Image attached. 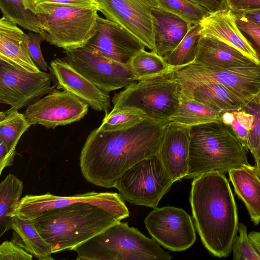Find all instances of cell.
Masks as SVG:
<instances>
[{
  "mask_svg": "<svg viewBox=\"0 0 260 260\" xmlns=\"http://www.w3.org/2000/svg\"><path fill=\"white\" fill-rule=\"evenodd\" d=\"M98 11L106 19L123 28L153 50L155 30L151 9L158 8L155 0H96Z\"/></svg>",
  "mask_w": 260,
  "mask_h": 260,
  "instance_id": "4fadbf2b",
  "label": "cell"
},
{
  "mask_svg": "<svg viewBox=\"0 0 260 260\" xmlns=\"http://www.w3.org/2000/svg\"><path fill=\"white\" fill-rule=\"evenodd\" d=\"M33 255L12 241L0 245V260H32Z\"/></svg>",
  "mask_w": 260,
  "mask_h": 260,
  "instance_id": "f35d334b",
  "label": "cell"
},
{
  "mask_svg": "<svg viewBox=\"0 0 260 260\" xmlns=\"http://www.w3.org/2000/svg\"><path fill=\"white\" fill-rule=\"evenodd\" d=\"M236 16L230 9L209 13L200 21V34L236 49L257 64V53L250 42L238 26Z\"/></svg>",
  "mask_w": 260,
  "mask_h": 260,
  "instance_id": "ac0fdd59",
  "label": "cell"
},
{
  "mask_svg": "<svg viewBox=\"0 0 260 260\" xmlns=\"http://www.w3.org/2000/svg\"><path fill=\"white\" fill-rule=\"evenodd\" d=\"M232 112L234 115V119L232 123L228 127L248 150L247 139L248 134L252 127L253 116L251 113L242 109L232 111Z\"/></svg>",
  "mask_w": 260,
  "mask_h": 260,
  "instance_id": "d590c367",
  "label": "cell"
},
{
  "mask_svg": "<svg viewBox=\"0 0 260 260\" xmlns=\"http://www.w3.org/2000/svg\"><path fill=\"white\" fill-rule=\"evenodd\" d=\"M80 202L88 203L100 207L120 221L129 216L128 210L119 193L94 191L71 196H59L50 192L43 194H26L20 199L13 215L33 220L44 211Z\"/></svg>",
  "mask_w": 260,
  "mask_h": 260,
  "instance_id": "8fae6325",
  "label": "cell"
},
{
  "mask_svg": "<svg viewBox=\"0 0 260 260\" xmlns=\"http://www.w3.org/2000/svg\"><path fill=\"white\" fill-rule=\"evenodd\" d=\"M30 56L35 64L44 71H47L49 67L45 61L41 50V43L44 39L40 33L30 31L26 34Z\"/></svg>",
  "mask_w": 260,
  "mask_h": 260,
  "instance_id": "8d00e7d4",
  "label": "cell"
},
{
  "mask_svg": "<svg viewBox=\"0 0 260 260\" xmlns=\"http://www.w3.org/2000/svg\"><path fill=\"white\" fill-rule=\"evenodd\" d=\"M174 181L156 155L145 158L126 170L116 181L123 200L155 208Z\"/></svg>",
  "mask_w": 260,
  "mask_h": 260,
  "instance_id": "ba28073f",
  "label": "cell"
},
{
  "mask_svg": "<svg viewBox=\"0 0 260 260\" xmlns=\"http://www.w3.org/2000/svg\"><path fill=\"white\" fill-rule=\"evenodd\" d=\"M254 166L255 167V172L257 176L260 178V162L258 164H255Z\"/></svg>",
  "mask_w": 260,
  "mask_h": 260,
  "instance_id": "bcb514c9",
  "label": "cell"
},
{
  "mask_svg": "<svg viewBox=\"0 0 260 260\" xmlns=\"http://www.w3.org/2000/svg\"><path fill=\"white\" fill-rule=\"evenodd\" d=\"M229 176L237 197L244 203L255 225L260 222V178L254 166L246 165L230 170Z\"/></svg>",
  "mask_w": 260,
  "mask_h": 260,
  "instance_id": "603a6c76",
  "label": "cell"
},
{
  "mask_svg": "<svg viewBox=\"0 0 260 260\" xmlns=\"http://www.w3.org/2000/svg\"><path fill=\"white\" fill-rule=\"evenodd\" d=\"M88 107L71 92L54 89L29 105L24 114L31 125L54 128L79 121L86 115Z\"/></svg>",
  "mask_w": 260,
  "mask_h": 260,
  "instance_id": "9a60e30c",
  "label": "cell"
},
{
  "mask_svg": "<svg viewBox=\"0 0 260 260\" xmlns=\"http://www.w3.org/2000/svg\"><path fill=\"white\" fill-rule=\"evenodd\" d=\"M209 13L228 8L226 0H186Z\"/></svg>",
  "mask_w": 260,
  "mask_h": 260,
  "instance_id": "b9f144b4",
  "label": "cell"
},
{
  "mask_svg": "<svg viewBox=\"0 0 260 260\" xmlns=\"http://www.w3.org/2000/svg\"><path fill=\"white\" fill-rule=\"evenodd\" d=\"M181 93L220 111L240 110L245 103L235 93L216 82L200 84Z\"/></svg>",
  "mask_w": 260,
  "mask_h": 260,
  "instance_id": "cb8c5ba5",
  "label": "cell"
},
{
  "mask_svg": "<svg viewBox=\"0 0 260 260\" xmlns=\"http://www.w3.org/2000/svg\"><path fill=\"white\" fill-rule=\"evenodd\" d=\"M181 86V91L208 82L220 84L244 102L260 92V64L243 68H212L191 63L170 74Z\"/></svg>",
  "mask_w": 260,
  "mask_h": 260,
  "instance_id": "9c48e42d",
  "label": "cell"
},
{
  "mask_svg": "<svg viewBox=\"0 0 260 260\" xmlns=\"http://www.w3.org/2000/svg\"><path fill=\"white\" fill-rule=\"evenodd\" d=\"M77 260H170L157 242L120 221L74 248Z\"/></svg>",
  "mask_w": 260,
  "mask_h": 260,
  "instance_id": "5b68a950",
  "label": "cell"
},
{
  "mask_svg": "<svg viewBox=\"0 0 260 260\" xmlns=\"http://www.w3.org/2000/svg\"><path fill=\"white\" fill-rule=\"evenodd\" d=\"M144 223L153 239L170 250H185L196 241L191 218L183 209L172 206L156 207L148 214Z\"/></svg>",
  "mask_w": 260,
  "mask_h": 260,
  "instance_id": "5bb4252c",
  "label": "cell"
},
{
  "mask_svg": "<svg viewBox=\"0 0 260 260\" xmlns=\"http://www.w3.org/2000/svg\"><path fill=\"white\" fill-rule=\"evenodd\" d=\"M193 63L207 68L223 69L258 64L240 51L203 36L199 39Z\"/></svg>",
  "mask_w": 260,
  "mask_h": 260,
  "instance_id": "7402d4cb",
  "label": "cell"
},
{
  "mask_svg": "<svg viewBox=\"0 0 260 260\" xmlns=\"http://www.w3.org/2000/svg\"><path fill=\"white\" fill-rule=\"evenodd\" d=\"M201 29L200 23L192 25L178 45L163 57L173 71L193 63L201 36Z\"/></svg>",
  "mask_w": 260,
  "mask_h": 260,
  "instance_id": "f546056e",
  "label": "cell"
},
{
  "mask_svg": "<svg viewBox=\"0 0 260 260\" xmlns=\"http://www.w3.org/2000/svg\"><path fill=\"white\" fill-rule=\"evenodd\" d=\"M170 74L133 82L114 94L113 108H134L151 119L169 120L179 105L181 94L180 83Z\"/></svg>",
  "mask_w": 260,
  "mask_h": 260,
  "instance_id": "52a82bcc",
  "label": "cell"
},
{
  "mask_svg": "<svg viewBox=\"0 0 260 260\" xmlns=\"http://www.w3.org/2000/svg\"><path fill=\"white\" fill-rule=\"evenodd\" d=\"M62 58L101 90L110 92L136 81L128 65L85 47L64 50Z\"/></svg>",
  "mask_w": 260,
  "mask_h": 260,
  "instance_id": "30bf717a",
  "label": "cell"
},
{
  "mask_svg": "<svg viewBox=\"0 0 260 260\" xmlns=\"http://www.w3.org/2000/svg\"><path fill=\"white\" fill-rule=\"evenodd\" d=\"M189 134L188 168L185 178L210 172L225 174L250 165L248 150L221 121L191 126Z\"/></svg>",
  "mask_w": 260,
  "mask_h": 260,
  "instance_id": "277c9868",
  "label": "cell"
},
{
  "mask_svg": "<svg viewBox=\"0 0 260 260\" xmlns=\"http://www.w3.org/2000/svg\"><path fill=\"white\" fill-rule=\"evenodd\" d=\"M227 6L235 14L260 9V0H226Z\"/></svg>",
  "mask_w": 260,
  "mask_h": 260,
  "instance_id": "60d3db41",
  "label": "cell"
},
{
  "mask_svg": "<svg viewBox=\"0 0 260 260\" xmlns=\"http://www.w3.org/2000/svg\"><path fill=\"white\" fill-rule=\"evenodd\" d=\"M31 125L24 114L9 109L0 112V141L9 152L15 153L21 137Z\"/></svg>",
  "mask_w": 260,
  "mask_h": 260,
  "instance_id": "f1b7e54d",
  "label": "cell"
},
{
  "mask_svg": "<svg viewBox=\"0 0 260 260\" xmlns=\"http://www.w3.org/2000/svg\"><path fill=\"white\" fill-rule=\"evenodd\" d=\"M189 201L192 218L205 248L228 257L238 230L236 203L225 174H203L193 178Z\"/></svg>",
  "mask_w": 260,
  "mask_h": 260,
  "instance_id": "7a4b0ae2",
  "label": "cell"
},
{
  "mask_svg": "<svg viewBox=\"0 0 260 260\" xmlns=\"http://www.w3.org/2000/svg\"><path fill=\"white\" fill-rule=\"evenodd\" d=\"M248 235L255 248L260 254V232H251Z\"/></svg>",
  "mask_w": 260,
  "mask_h": 260,
  "instance_id": "f6af8a7d",
  "label": "cell"
},
{
  "mask_svg": "<svg viewBox=\"0 0 260 260\" xmlns=\"http://www.w3.org/2000/svg\"><path fill=\"white\" fill-rule=\"evenodd\" d=\"M239 235H236L232 246L234 260H260V254L247 234V227L239 223Z\"/></svg>",
  "mask_w": 260,
  "mask_h": 260,
  "instance_id": "e575fe53",
  "label": "cell"
},
{
  "mask_svg": "<svg viewBox=\"0 0 260 260\" xmlns=\"http://www.w3.org/2000/svg\"><path fill=\"white\" fill-rule=\"evenodd\" d=\"M146 118L141 110L131 107L113 108L98 127L100 131H118L129 129L142 122Z\"/></svg>",
  "mask_w": 260,
  "mask_h": 260,
  "instance_id": "1f68e13d",
  "label": "cell"
},
{
  "mask_svg": "<svg viewBox=\"0 0 260 260\" xmlns=\"http://www.w3.org/2000/svg\"><path fill=\"white\" fill-rule=\"evenodd\" d=\"M84 47L126 65L137 53L146 48L120 25L99 16L96 31Z\"/></svg>",
  "mask_w": 260,
  "mask_h": 260,
  "instance_id": "2e32d148",
  "label": "cell"
},
{
  "mask_svg": "<svg viewBox=\"0 0 260 260\" xmlns=\"http://www.w3.org/2000/svg\"><path fill=\"white\" fill-rule=\"evenodd\" d=\"M25 7L32 11L38 6L44 4H55L85 8H94L98 10L96 0H22Z\"/></svg>",
  "mask_w": 260,
  "mask_h": 260,
  "instance_id": "ab89813d",
  "label": "cell"
},
{
  "mask_svg": "<svg viewBox=\"0 0 260 260\" xmlns=\"http://www.w3.org/2000/svg\"><path fill=\"white\" fill-rule=\"evenodd\" d=\"M127 65L132 71L136 81L170 74L173 71L163 57L153 51L148 52L145 49L137 53Z\"/></svg>",
  "mask_w": 260,
  "mask_h": 260,
  "instance_id": "83f0119b",
  "label": "cell"
},
{
  "mask_svg": "<svg viewBox=\"0 0 260 260\" xmlns=\"http://www.w3.org/2000/svg\"><path fill=\"white\" fill-rule=\"evenodd\" d=\"M158 8L175 14L190 24L200 23L209 14L202 8L186 0H155Z\"/></svg>",
  "mask_w": 260,
  "mask_h": 260,
  "instance_id": "836d02e7",
  "label": "cell"
},
{
  "mask_svg": "<svg viewBox=\"0 0 260 260\" xmlns=\"http://www.w3.org/2000/svg\"><path fill=\"white\" fill-rule=\"evenodd\" d=\"M170 120L146 118L135 126L118 131L93 129L80 155L85 180L96 186L114 187L117 179L138 162L156 155Z\"/></svg>",
  "mask_w": 260,
  "mask_h": 260,
  "instance_id": "6da1fadb",
  "label": "cell"
},
{
  "mask_svg": "<svg viewBox=\"0 0 260 260\" xmlns=\"http://www.w3.org/2000/svg\"><path fill=\"white\" fill-rule=\"evenodd\" d=\"M190 127L170 121L156 153L174 182L185 178L188 172Z\"/></svg>",
  "mask_w": 260,
  "mask_h": 260,
  "instance_id": "d6986e66",
  "label": "cell"
},
{
  "mask_svg": "<svg viewBox=\"0 0 260 260\" xmlns=\"http://www.w3.org/2000/svg\"><path fill=\"white\" fill-rule=\"evenodd\" d=\"M3 17L30 31L41 33L44 29L40 15L27 9L22 0H0Z\"/></svg>",
  "mask_w": 260,
  "mask_h": 260,
  "instance_id": "4dcf8cb0",
  "label": "cell"
},
{
  "mask_svg": "<svg viewBox=\"0 0 260 260\" xmlns=\"http://www.w3.org/2000/svg\"><path fill=\"white\" fill-rule=\"evenodd\" d=\"M15 153L7 151L4 143L0 141V174L7 167L13 165Z\"/></svg>",
  "mask_w": 260,
  "mask_h": 260,
  "instance_id": "7bdbcfd3",
  "label": "cell"
},
{
  "mask_svg": "<svg viewBox=\"0 0 260 260\" xmlns=\"http://www.w3.org/2000/svg\"><path fill=\"white\" fill-rule=\"evenodd\" d=\"M222 111L204 104L182 93L179 105L169 120L191 127L211 122L221 121Z\"/></svg>",
  "mask_w": 260,
  "mask_h": 260,
  "instance_id": "484cf974",
  "label": "cell"
},
{
  "mask_svg": "<svg viewBox=\"0 0 260 260\" xmlns=\"http://www.w3.org/2000/svg\"><path fill=\"white\" fill-rule=\"evenodd\" d=\"M238 14H240L249 22L260 26V9L251 10Z\"/></svg>",
  "mask_w": 260,
  "mask_h": 260,
  "instance_id": "ee69618b",
  "label": "cell"
},
{
  "mask_svg": "<svg viewBox=\"0 0 260 260\" xmlns=\"http://www.w3.org/2000/svg\"><path fill=\"white\" fill-rule=\"evenodd\" d=\"M0 60L28 72L40 71L30 56L26 34L3 16L0 19Z\"/></svg>",
  "mask_w": 260,
  "mask_h": 260,
  "instance_id": "ffe728a7",
  "label": "cell"
},
{
  "mask_svg": "<svg viewBox=\"0 0 260 260\" xmlns=\"http://www.w3.org/2000/svg\"><path fill=\"white\" fill-rule=\"evenodd\" d=\"M49 69L57 89L71 92L96 111L108 113L109 92L100 89L62 58L52 61Z\"/></svg>",
  "mask_w": 260,
  "mask_h": 260,
  "instance_id": "e0dca14e",
  "label": "cell"
},
{
  "mask_svg": "<svg viewBox=\"0 0 260 260\" xmlns=\"http://www.w3.org/2000/svg\"><path fill=\"white\" fill-rule=\"evenodd\" d=\"M98 11L94 8L44 4L32 12L40 15L44 40L67 50L84 47L95 34Z\"/></svg>",
  "mask_w": 260,
  "mask_h": 260,
  "instance_id": "8992f818",
  "label": "cell"
},
{
  "mask_svg": "<svg viewBox=\"0 0 260 260\" xmlns=\"http://www.w3.org/2000/svg\"><path fill=\"white\" fill-rule=\"evenodd\" d=\"M238 27L245 35L256 51L260 61V26L251 23L240 14H236Z\"/></svg>",
  "mask_w": 260,
  "mask_h": 260,
  "instance_id": "74e56055",
  "label": "cell"
},
{
  "mask_svg": "<svg viewBox=\"0 0 260 260\" xmlns=\"http://www.w3.org/2000/svg\"><path fill=\"white\" fill-rule=\"evenodd\" d=\"M11 241L39 260H53L51 245L41 236L31 219L11 217Z\"/></svg>",
  "mask_w": 260,
  "mask_h": 260,
  "instance_id": "d4e9b609",
  "label": "cell"
},
{
  "mask_svg": "<svg viewBox=\"0 0 260 260\" xmlns=\"http://www.w3.org/2000/svg\"><path fill=\"white\" fill-rule=\"evenodd\" d=\"M51 80L46 72H30L0 60V103L18 111L54 90Z\"/></svg>",
  "mask_w": 260,
  "mask_h": 260,
  "instance_id": "7c38bea8",
  "label": "cell"
},
{
  "mask_svg": "<svg viewBox=\"0 0 260 260\" xmlns=\"http://www.w3.org/2000/svg\"><path fill=\"white\" fill-rule=\"evenodd\" d=\"M151 13L155 30V47L152 51L164 57L178 45L192 25L160 8H153Z\"/></svg>",
  "mask_w": 260,
  "mask_h": 260,
  "instance_id": "44dd1931",
  "label": "cell"
},
{
  "mask_svg": "<svg viewBox=\"0 0 260 260\" xmlns=\"http://www.w3.org/2000/svg\"><path fill=\"white\" fill-rule=\"evenodd\" d=\"M22 181L13 174H8L0 184V237L11 229V217L22 193Z\"/></svg>",
  "mask_w": 260,
  "mask_h": 260,
  "instance_id": "4316f807",
  "label": "cell"
},
{
  "mask_svg": "<svg viewBox=\"0 0 260 260\" xmlns=\"http://www.w3.org/2000/svg\"><path fill=\"white\" fill-rule=\"evenodd\" d=\"M251 113L253 120L247 139V148L255 164L260 162V92L246 101L241 108Z\"/></svg>",
  "mask_w": 260,
  "mask_h": 260,
  "instance_id": "d6a6232c",
  "label": "cell"
},
{
  "mask_svg": "<svg viewBox=\"0 0 260 260\" xmlns=\"http://www.w3.org/2000/svg\"><path fill=\"white\" fill-rule=\"evenodd\" d=\"M32 220L53 253L73 250L120 221L100 207L84 202L44 211Z\"/></svg>",
  "mask_w": 260,
  "mask_h": 260,
  "instance_id": "3957f363",
  "label": "cell"
}]
</instances>
